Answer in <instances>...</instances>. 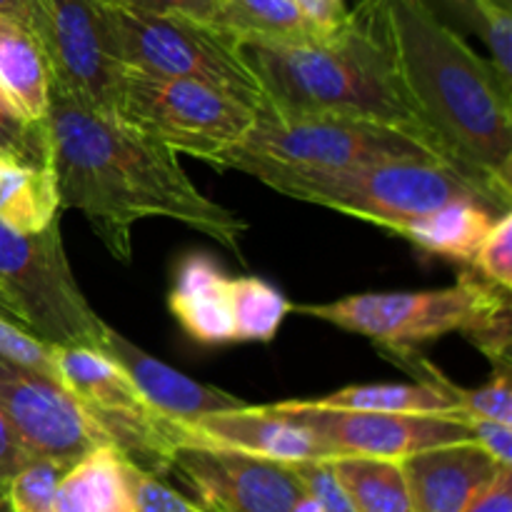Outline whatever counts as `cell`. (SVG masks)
Returning <instances> with one entry per match:
<instances>
[{
	"label": "cell",
	"instance_id": "44dd1931",
	"mask_svg": "<svg viewBox=\"0 0 512 512\" xmlns=\"http://www.w3.org/2000/svg\"><path fill=\"white\" fill-rule=\"evenodd\" d=\"M55 512H135L128 460L113 445H98L65 470Z\"/></svg>",
	"mask_w": 512,
	"mask_h": 512
},
{
	"label": "cell",
	"instance_id": "277c9868",
	"mask_svg": "<svg viewBox=\"0 0 512 512\" xmlns=\"http://www.w3.org/2000/svg\"><path fill=\"white\" fill-rule=\"evenodd\" d=\"M423 158L443 160L428 138L398 125L325 115L285 118L258 110L243 138L213 165L270 183L285 175L340 173L383 160Z\"/></svg>",
	"mask_w": 512,
	"mask_h": 512
},
{
	"label": "cell",
	"instance_id": "ac0fdd59",
	"mask_svg": "<svg viewBox=\"0 0 512 512\" xmlns=\"http://www.w3.org/2000/svg\"><path fill=\"white\" fill-rule=\"evenodd\" d=\"M498 210L483 200H453L443 208L400 225L395 235L410 240L423 253L473 265L485 235L493 228Z\"/></svg>",
	"mask_w": 512,
	"mask_h": 512
},
{
	"label": "cell",
	"instance_id": "9c48e42d",
	"mask_svg": "<svg viewBox=\"0 0 512 512\" xmlns=\"http://www.w3.org/2000/svg\"><path fill=\"white\" fill-rule=\"evenodd\" d=\"M0 285L18 305L25 328L43 343L103 348L108 323L75 280L60 220L40 233H18L0 223Z\"/></svg>",
	"mask_w": 512,
	"mask_h": 512
},
{
	"label": "cell",
	"instance_id": "4dcf8cb0",
	"mask_svg": "<svg viewBox=\"0 0 512 512\" xmlns=\"http://www.w3.org/2000/svg\"><path fill=\"white\" fill-rule=\"evenodd\" d=\"M128 480L133 490L135 512H208L200 503L170 488L160 475L145 473L128 463Z\"/></svg>",
	"mask_w": 512,
	"mask_h": 512
},
{
	"label": "cell",
	"instance_id": "4fadbf2b",
	"mask_svg": "<svg viewBox=\"0 0 512 512\" xmlns=\"http://www.w3.org/2000/svg\"><path fill=\"white\" fill-rule=\"evenodd\" d=\"M53 90L113 113L123 65L110 55L95 0H38Z\"/></svg>",
	"mask_w": 512,
	"mask_h": 512
},
{
	"label": "cell",
	"instance_id": "cb8c5ba5",
	"mask_svg": "<svg viewBox=\"0 0 512 512\" xmlns=\"http://www.w3.org/2000/svg\"><path fill=\"white\" fill-rule=\"evenodd\" d=\"M215 25L233 33L240 43H310L328 38L318 33L290 0H220Z\"/></svg>",
	"mask_w": 512,
	"mask_h": 512
},
{
	"label": "cell",
	"instance_id": "484cf974",
	"mask_svg": "<svg viewBox=\"0 0 512 512\" xmlns=\"http://www.w3.org/2000/svg\"><path fill=\"white\" fill-rule=\"evenodd\" d=\"M235 343H270L288 318L290 303L273 283L258 275L230 278Z\"/></svg>",
	"mask_w": 512,
	"mask_h": 512
},
{
	"label": "cell",
	"instance_id": "d4e9b609",
	"mask_svg": "<svg viewBox=\"0 0 512 512\" xmlns=\"http://www.w3.org/2000/svg\"><path fill=\"white\" fill-rule=\"evenodd\" d=\"M330 465L358 512H413L400 460L335 455Z\"/></svg>",
	"mask_w": 512,
	"mask_h": 512
},
{
	"label": "cell",
	"instance_id": "83f0119b",
	"mask_svg": "<svg viewBox=\"0 0 512 512\" xmlns=\"http://www.w3.org/2000/svg\"><path fill=\"white\" fill-rule=\"evenodd\" d=\"M70 465L50 458H33L8 483V500L15 512H55L58 485Z\"/></svg>",
	"mask_w": 512,
	"mask_h": 512
},
{
	"label": "cell",
	"instance_id": "ffe728a7",
	"mask_svg": "<svg viewBox=\"0 0 512 512\" xmlns=\"http://www.w3.org/2000/svg\"><path fill=\"white\" fill-rule=\"evenodd\" d=\"M53 363L60 385L83 405L85 413L150 405L135 388L130 375L103 350L53 345Z\"/></svg>",
	"mask_w": 512,
	"mask_h": 512
},
{
	"label": "cell",
	"instance_id": "60d3db41",
	"mask_svg": "<svg viewBox=\"0 0 512 512\" xmlns=\"http://www.w3.org/2000/svg\"><path fill=\"white\" fill-rule=\"evenodd\" d=\"M290 512H323V510H320V505H318V503H315V500H313V498H310V495H308V493H305V495H303V498H300V500H298V503H295V508H293V510H290Z\"/></svg>",
	"mask_w": 512,
	"mask_h": 512
},
{
	"label": "cell",
	"instance_id": "5b68a950",
	"mask_svg": "<svg viewBox=\"0 0 512 512\" xmlns=\"http://www.w3.org/2000/svg\"><path fill=\"white\" fill-rule=\"evenodd\" d=\"M95 5L110 55L123 68L198 80L243 100L255 113L263 108V85L243 43L220 25L178 13H140Z\"/></svg>",
	"mask_w": 512,
	"mask_h": 512
},
{
	"label": "cell",
	"instance_id": "6da1fadb",
	"mask_svg": "<svg viewBox=\"0 0 512 512\" xmlns=\"http://www.w3.org/2000/svg\"><path fill=\"white\" fill-rule=\"evenodd\" d=\"M45 125L60 208L80 210L115 260H133V228L148 218L188 225L240 258L248 223L200 193L168 145L53 88Z\"/></svg>",
	"mask_w": 512,
	"mask_h": 512
},
{
	"label": "cell",
	"instance_id": "f35d334b",
	"mask_svg": "<svg viewBox=\"0 0 512 512\" xmlns=\"http://www.w3.org/2000/svg\"><path fill=\"white\" fill-rule=\"evenodd\" d=\"M0 15L18 20L25 28L38 35L40 28V5L38 0H0Z\"/></svg>",
	"mask_w": 512,
	"mask_h": 512
},
{
	"label": "cell",
	"instance_id": "d590c367",
	"mask_svg": "<svg viewBox=\"0 0 512 512\" xmlns=\"http://www.w3.org/2000/svg\"><path fill=\"white\" fill-rule=\"evenodd\" d=\"M300 10L305 20L313 25L318 33L335 35L350 23V10L345 0H290Z\"/></svg>",
	"mask_w": 512,
	"mask_h": 512
},
{
	"label": "cell",
	"instance_id": "3957f363",
	"mask_svg": "<svg viewBox=\"0 0 512 512\" xmlns=\"http://www.w3.org/2000/svg\"><path fill=\"white\" fill-rule=\"evenodd\" d=\"M243 48L263 85L260 110L285 118L375 120L428 138L398 83L373 0H363L350 23L330 38L310 43L248 40Z\"/></svg>",
	"mask_w": 512,
	"mask_h": 512
},
{
	"label": "cell",
	"instance_id": "52a82bcc",
	"mask_svg": "<svg viewBox=\"0 0 512 512\" xmlns=\"http://www.w3.org/2000/svg\"><path fill=\"white\" fill-rule=\"evenodd\" d=\"M510 305V290L463 268L458 283L435 290L345 295L333 303L290 305V310L373 340L383 353L418 350L450 333H465L493 310Z\"/></svg>",
	"mask_w": 512,
	"mask_h": 512
},
{
	"label": "cell",
	"instance_id": "d6986e66",
	"mask_svg": "<svg viewBox=\"0 0 512 512\" xmlns=\"http://www.w3.org/2000/svg\"><path fill=\"white\" fill-rule=\"evenodd\" d=\"M50 65L43 43L18 20L0 15V90L28 120H45L50 108Z\"/></svg>",
	"mask_w": 512,
	"mask_h": 512
},
{
	"label": "cell",
	"instance_id": "b9f144b4",
	"mask_svg": "<svg viewBox=\"0 0 512 512\" xmlns=\"http://www.w3.org/2000/svg\"><path fill=\"white\" fill-rule=\"evenodd\" d=\"M0 512H15L8 500V485H0Z\"/></svg>",
	"mask_w": 512,
	"mask_h": 512
},
{
	"label": "cell",
	"instance_id": "30bf717a",
	"mask_svg": "<svg viewBox=\"0 0 512 512\" xmlns=\"http://www.w3.org/2000/svg\"><path fill=\"white\" fill-rule=\"evenodd\" d=\"M275 410L305 425L330 455H373L403 460L420 450L463 443L470 430L460 415L360 413V410L315 408L303 400L275 403Z\"/></svg>",
	"mask_w": 512,
	"mask_h": 512
},
{
	"label": "cell",
	"instance_id": "836d02e7",
	"mask_svg": "<svg viewBox=\"0 0 512 512\" xmlns=\"http://www.w3.org/2000/svg\"><path fill=\"white\" fill-rule=\"evenodd\" d=\"M95 3L110 5V8L140 10V13L190 15V18L208 20V23H215L220 8V0H95Z\"/></svg>",
	"mask_w": 512,
	"mask_h": 512
},
{
	"label": "cell",
	"instance_id": "603a6c76",
	"mask_svg": "<svg viewBox=\"0 0 512 512\" xmlns=\"http://www.w3.org/2000/svg\"><path fill=\"white\" fill-rule=\"evenodd\" d=\"M315 408L360 410V413H405V415H460L458 403L445 390L430 383H368L348 385L320 398H303Z\"/></svg>",
	"mask_w": 512,
	"mask_h": 512
},
{
	"label": "cell",
	"instance_id": "8992f818",
	"mask_svg": "<svg viewBox=\"0 0 512 512\" xmlns=\"http://www.w3.org/2000/svg\"><path fill=\"white\" fill-rule=\"evenodd\" d=\"M265 185L293 200L368 220L390 233L453 200H483L503 213L478 185L433 158L383 160L340 173L285 175Z\"/></svg>",
	"mask_w": 512,
	"mask_h": 512
},
{
	"label": "cell",
	"instance_id": "f1b7e54d",
	"mask_svg": "<svg viewBox=\"0 0 512 512\" xmlns=\"http://www.w3.org/2000/svg\"><path fill=\"white\" fill-rule=\"evenodd\" d=\"M0 358L58 380L53 363V345L43 343L28 328L3 318V315H0Z\"/></svg>",
	"mask_w": 512,
	"mask_h": 512
},
{
	"label": "cell",
	"instance_id": "2e32d148",
	"mask_svg": "<svg viewBox=\"0 0 512 512\" xmlns=\"http://www.w3.org/2000/svg\"><path fill=\"white\" fill-rule=\"evenodd\" d=\"M100 350L108 353L130 375L140 395L158 413L180 420V423H190V420H198L203 415L225 413V410L248 405L238 395L228 393V390L198 383V380L188 378L180 370L170 368L168 363L150 355L148 350L135 345L133 340H128L123 333L110 328V325L105 328L103 348Z\"/></svg>",
	"mask_w": 512,
	"mask_h": 512
},
{
	"label": "cell",
	"instance_id": "5bb4252c",
	"mask_svg": "<svg viewBox=\"0 0 512 512\" xmlns=\"http://www.w3.org/2000/svg\"><path fill=\"white\" fill-rule=\"evenodd\" d=\"M175 423L180 445L225 448L288 465L333 458L305 425L290 420L273 405H243L225 413L203 415L190 423Z\"/></svg>",
	"mask_w": 512,
	"mask_h": 512
},
{
	"label": "cell",
	"instance_id": "74e56055",
	"mask_svg": "<svg viewBox=\"0 0 512 512\" xmlns=\"http://www.w3.org/2000/svg\"><path fill=\"white\" fill-rule=\"evenodd\" d=\"M460 512H512V468H503Z\"/></svg>",
	"mask_w": 512,
	"mask_h": 512
},
{
	"label": "cell",
	"instance_id": "1f68e13d",
	"mask_svg": "<svg viewBox=\"0 0 512 512\" xmlns=\"http://www.w3.org/2000/svg\"><path fill=\"white\" fill-rule=\"evenodd\" d=\"M293 470L300 478V483H303L305 493L320 505L323 512H358L350 495L340 485L338 475H335L333 465H330V458L293 463Z\"/></svg>",
	"mask_w": 512,
	"mask_h": 512
},
{
	"label": "cell",
	"instance_id": "9a60e30c",
	"mask_svg": "<svg viewBox=\"0 0 512 512\" xmlns=\"http://www.w3.org/2000/svg\"><path fill=\"white\" fill-rule=\"evenodd\" d=\"M413 512H460L503 468L475 440L438 445L400 460Z\"/></svg>",
	"mask_w": 512,
	"mask_h": 512
},
{
	"label": "cell",
	"instance_id": "ba28073f",
	"mask_svg": "<svg viewBox=\"0 0 512 512\" xmlns=\"http://www.w3.org/2000/svg\"><path fill=\"white\" fill-rule=\"evenodd\" d=\"M113 115L175 153L213 165L253 125L255 110L218 88L188 78L123 68Z\"/></svg>",
	"mask_w": 512,
	"mask_h": 512
},
{
	"label": "cell",
	"instance_id": "7402d4cb",
	"mask_svg": "<svg viewBox=\"0 0 512 512\" xmlns=\"http://www.w3.org/2000/svg\"><path fill=\"white\" fill-rule=\"evenodd\" d=\"M53 165L35 168L0 155V223L18 233H40L60 220Z\"/></svg>",
	"mask_w": 512,
	"mask_h": 512
},
{
	"label": "cell",
	"instance_id": "8fae6325",
	"mask_svg": "<svg viewBox=\"0 0 512 512\" xmlns=\"http://www.w3.org/2000/svg\"><path fill=\"white\" fill-rule=\"evenodd\" d=\"M208 512H290L305 495L293 465L205 445H180L170 463Z\"/></svg>",
	"mask_w": 512,
	"mask_h": 512
},
{
	"label": "cell",
	"instance_id": "e575fe53",
	"mask_svg": "<svg viewBox=\"0 0 512 512\" xmlns=\"http://www.w3.org/2000/svg\"><path fill=\"white\" fill-rule=\"evenodd\" d=\"M463 420L470 430V438L485 453L493 455L500 465H512V425L488 418H470V415H465Z\"/></svg>",
	"mask_w": 512,
	"mask_h": 512
},
{
	"label": "cell",
	"instance_id": "d6a6232c",
	"mask_svg": "<svg viewBox=\"0 0 512 512\" xmlns=\"http://www.w3.org/2000/svg\"><path fill=\"white\" fill-rule=\"evenodd\" d=\"M512 308L493 310L485 318H480L478 323L470 325L465 330V338L485 355V358L493 363V368H510L512 370V323H510Z\"/></svg>",
	"mask_w": 512,
	"mask_h": 512
},
{
	"label": "cell",
	"instance_id": "4316f807",
	"mask_svg": "<svg viewBox=\"0 0 512 512\" xmlns=\"http://www.w3.org/2000/svg\"><path fill=\"white\" fill-rule=\"evenodd\" d=\"M0 155L18 160V163L35 165V168L53 165L45 120L35 123V120L20 115V110L5 98L3 90H0Z\"/></svg>",
	"mask_w": 512,
	"mask_h": 512
},
{
	"label": "cell",
	"instance_id": "7a4b0ae2",
	"mask_svg": "<svg viewBox=\"0 0 512 512\" xmlns=\"http://www.w3.org/2000/svg\"><path fill=\"white\" fill-rule=\"evenodd\" d=\"M395 75L438 153L500 210L512 200V88L425 0H373Z\"/></svg>",
	"mask_w": 512,
	"mask_h": 512
},
{
	"label": "cell",
	"instance_id": "ab89813d",
	"mask_svg": "<svg viewBox=\"0 0 512 512\" xmlns=\"http://www.w3.org/2000/svg\"><path fill=\"white\" fill-rule=\"evenodd\" d=\"M0 315H3V318H8V320H13V323L23 325V328H25V323H23V315H20L18 305H15L13 300H10V295L5 293V288H3V285H0Z\"/></svg>",
	"mask_w": 512,
	"mask_h": 512
},
{
	"label": "cell",
	"instance_id": "e0dca14e",
	"mask_svg": "<svg viewBox=\"0 0 512 512\" xmlns=\"http://www.w3.org/2000/svg\"><path fill=\"white\" fill-rule=\"evenodd\" d=\"M168 308L190 340L205 348L235 343L230 278L205 253H190L175 268Z\"/></svg>",
	"mask_w": 512,
	"mask_h": 512
},
{
	"label": "cell",
	"instance_id": "f546056e",
	"mask_svg": "<svg viewBox=\"0 0 512 512\" xmlns=\"http://www.w3.org/2000/svg\"><path fill=\"white\" fill-rule=\"evenodd\" d=\"M468 268H473L475 273L488 278L490 283L512 290V213L510 210H503V213L495 218L493 228L488 230L478 255H475L473 265H468Z\"/></svg>",
	"mask_w": 512,
	"mask_h": 512
},
{
	"label": "cell",
	"instance_id": "8d00e7d4",
	"mask_svg": "<svg viewBox=\"0 0 512 512\" xmlns=\"http://www.w3.org/2000/svg\"><path fill=\"white\" fill-rule=\"evenodd\" d=\"M33 458L35 455L23 443L18 430L0 410V485H8Z\"/></svg>",
	"mask_w": 512,
	"mask_h": 512
},
{
	"label": "cell",
	"instance_id": "7c38bea8",
	"mask_svg": "<svg viewBox=\"0 0 512 512\" xmlns=\"http://www.w3.org/2000/svg\"><path fill=\"white\" fill-rule=\"evenodd\" d=\"M0 410L35 458L73 465L98 445L103 430L55 378L0 358Z\"/></svg>",
	"mask_w": 512,
	"mask_h": 512
}]
</instances>
